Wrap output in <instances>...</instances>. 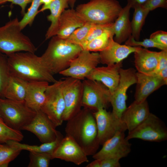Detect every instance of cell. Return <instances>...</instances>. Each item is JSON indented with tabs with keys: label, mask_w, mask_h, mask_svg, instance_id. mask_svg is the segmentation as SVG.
<instances>
[{
	"label": "cell",
	"mask_w": 167,
	"mask_h": 167,
	"mask_svg": "<svg viewBox=\"0 0 167 167\" xmlns=\"http://www.w3.org/2000/svg\"><path fill=\"white\" fill-rule=\"evenodd\" d=\"M68 3L69 2L71 5H73L74 4L75 0H67Z\"/></svg>",
	"instance_id": "7dc6e473"
},
{
	"label": "cell",
	"mask_w": 167,
	"mask_h": 167,
	"mask_svg": "<svg viewBox=\"0 0 167 167\" xmlns=\"http://www.w3.org/2000/svg\"><path fill=\"white\" fill-rule=\"evenodd\" d=\"M125 45L132 47L143 46L146 48L153 47L161 50H167V48L158 44L150 38H146L143 41H137L135 40L132 36L125 41Z\"/></svg>",
	"instance_id": "8d00e7d4"
},
{
	"label": "cell",
	"mask_w": 167,
	"mask_h": 167,
	"mask_svg": "<svg viewBox=\"0 0 167 167\" xmlns=\"http://www.w3.org/2000/svg\"><path fill=\"white\" fill-rule=\"evenodd\" d=\"M17 18L0 27V52L7 56L21 52L35 53L36 48L21 32Z\"/></svg>",
	"instance_id": "5b68a950"
},
{
	"label": "cell",
	"mask_w": 167,
	"mask_h": 167,
	"mask_svg": "<svg viewBox=\"0 0 167 167\" xmlns=\"http://www.w3.org/2000/svg\"><path fill=\"white\" fill-rule=\"evenodd\" d=\"M113 23L105 24H92L84 42L80 46L81 48L88 42L111 28Z\"/></svg>",
	"instance_id": "d590c367"
},
{
	"label": "cell",
	"mask_w": 167,
	"mask_h": 167,
	"mask_svg": "<svg viewBox=\"0 0 167 167\" xmlns=\"http://www.w3.org/2000/svg\"><path fill=\"white\" fill-rule=\"evenodd\" d=\"M100 63L99 53L82 50L69 66L59 74L83 80Z\"/></svg>",
	"instance_id": "7c38bea8"
},
{
	"label": "cell",
	"mask_w": 167,
	"mask_h": 167,
	"mask_svg": "<svg viewBox=\"0 0 167 167\" xmlns=\"http://www.w3.org/2000/svg\"><path fill=\"white\" fill-rule=\"evenodd\" d=\"M10 75L28 82L57 81L43 62L34 53L19 52L7 56Z\"/></svg>",
	"instance_id": "7a4b0ae2"
},
{
	"label": "cell",
	"mask_w": 167,
	"mask_h": 167,
	"mask_svg": "<svg viewBox=\"0 0 167 167\" xmlns=\"http://www.w3.org/2000/svg\"><path fill=\"white\" fill-rule=\"evenodd\" d=\"M29 157L28 167H48L52 159V155L48 153L30 152Z\"/></svg>",
	"instance_id": "d6a6232c"
},
{
	"label": "cell",
	"mask_w": 167,
	"mask_h": 167,
	"mask_svg": "<svg viewBox=\"0 0 167 167\" xmlns=\"http://www.w3.org/2000/svg\"><path fill=\"white\" fill-rule=\"evenodd\" d=\"M45 99L41 110L57 127L62 125L65 109L62 89V80L49 85L45 92Z\"/></svg>",
	"instance_id": "52a82bcc"
},
{
	"label": "cell",
	"mask_w": 167,
	"mask_h": 167,
	"mask_svg": "<svg viewBox=\"0 0 167 167\" xmlns=\"http://www.w3.org/2000/svg\"><path fill=\"white\" fill-rule=\"evenodd\" d=\"M31 6L23 15L22 19L19 21L21 30L27 25H31L33 22L36 15L38 13V8L41 5L40 0H32Z\"/></svg>",
	"instance_id": "e575fe53"
},
{
	"label": "cell",
	"mask_w": 167,
	"mask_h": 167,
	"mask_svg": "<svg viewBox=\"0 0 167 167\" xmlns=\"http://www.w3.org/2000/svg\"><path fill=\"white\" fill-rule=\"evenodd\" d=\"M139 47L121 45L115 41L113 37L112 38L108 46L99 53L100 63L109 65L122 62Z\"/></svg>",
	"instance_id": "d6986e66"
},
{
	"label": "cell",
	"mask_w": 167,
	"mask_h": 167,
	"mask_svg": "<svg viewBox=\"0 0 167 167\" xmlns=\"http://www.w3.org/2000/svg\"><path fill=\"white\" fill-rule=\"evenodd\" d=\"M8 57L0 52V97L3 98L4 91L10 76Z\"/></svg>",
	"instance_id": "1f68e13d"
},
{
	"label": "cell",
	"mask_w": 167,
	"mask_h": 167,
	"mask_svg": "<svg viewBox=\"0 0 167 167\" xmlns=\"http://www.w3.org/2000/svg\"><path fill=\"white\" fill-rule=\"evenodd\" d=\"M167 66V50L159 52V56L157 65L155 70L149 74L155 75Z\"/></svg>",
	"instance_id": "ab89813d"
},
{
	"label": "cell",
	"mask_w": 167,
	"mask_h": 167,
	"mask_svg": "<svg viewBox=\"0 0 167 167\" xmlns=\"http://www.w3.org/2000/svg\"><path fill=\"white\" fill-rule=\"evenodd\" d=\"M127 4L129 5L131 8H133L139 5H143L147 0H126Z\"/></svg>",
	"instance_id": "ee69618b"
},
{
	"label": "cell",
	"mask_w": 167,
	"mask_h": 167,
	"mask_svg": "<svg viewBox=\"0 0 167 167\" xmlns=\"http://www.w3.org/2000/svg\"><path fill=\"white\" fill-rule=\"evenodd\" d=\"M28 84V82L11 75L4 91L3 98L24 101Z\"/></svg>",
	"instance_id": "484cf974"
},
{
	"label": "cell",
	"mask_w": 167,
	"mask_h": 167,
	"mask_svg": "<svg viewBox=\"0 0 167 167\" xmlns=\"http://www.w3.org/2000/svg\"><path fill=\"white\" fill-rule=\"evenodd\" d=\"M114 36L112 27L100 36L88 42L82 48L83 50L90 52H100L108 46L111 39Z\"/></svg>",
	"instance_id": "f1b7e54d"
},
{
	"label": "cell",
	"mask_w": 167,
	"mask_h": 167,
	"mask_svg": "<svg viewBox=\"0 0 167 167\" xmlns=\"http://www.w3.org/2000/svg\"><path fill=\"white\" fill-rule=\"evenodd\" d=\"M126 139H138L145 141L161 142L167 139V130L161 119L150 113L141 123L129 132Z\"/></svg>",
	"instance_id": "ba28073f"
},
{
	"label": "cell",
	"mask_w": 167,
	"mask_h": 167,
	"mask_svg": "<svg viewBox=\"0 0 167 167\" xmlns=\"http://www.w3.org/2000/svg\"><path fill=\"white\" fill-rule=\"evenodd\" d=\"M150 11L157 8H167V0H147L142 5Z\"/></svg>",
	"instance_id": "f35d334b"
},
{
	"label": "cell",
	"mask_w": 167,
	"mask_h": 167,
	"mask_svg": "<svg viewBox=\"0 0 167 167\" xmlns=\"http://www.w3.org/2000/svg\"><path fill=\"white\" fill-rule=\"evenodd\" d=\"M47 47L41 56L46 67L54 75L67 69L72 61L83 50L79 45L56 35L52 37Z\"/></svg>",
	"instance_id": "3957f363"
},
{
	"label": "cell",
	"mask_w": 167,
	"mask_h": 167,
	"mask_svg": "<svg viewBox=\"0 0 167 167\" xmlns=\"http://www.w3.org/2000/svg\"><path fill=\"white\" fill-rule=\"evenodd\" d=\"M119 159L109 158L101 160V167H120Z\"/></svg>",
	"instance_id": "60d3db41"
},
{
	"label": "cell",
	"mask_w": 167,
	"mask_h": 167,
	"mask_svg": "<svg viewBox=\"0 0 167 167\" xmlns=\"http://www.w3.org/2000/svg\"><path fill=\"white\" fill-rule=\"evenodd\" d=\"M86 167H101V160L95 159L88 164Z\"/></svg>",
	"instance_id": "f6af8a7d"
},
{
	"label": "cell",
	"mask_w": 167,
	"mask_h": 167,
	"mask_svg": "<svg viewBox=\"0 0 167 167\" xmlns=\"http://www.w3.org/2000/svg\"><path fill=\"white\" fill-rule=\"evenodd\" d=\"M67 0H53L49 4L44 5L39 12L49 9L50 14L47 16L48 21L51 22L45 34L46 40L56 35L58 30L59 19L62 14L68 6Z\"/></svg>",
	"instance_id": "d4e9b609"
},
{
	"label": "cell",
	"mask_w": 167,
	"mask_h": 167,
	"mask_svg": "<svg viewBox=\"0 0 167 167\" xmlns=\"http://www.w3.org/2000/svg\"><path fill=\"white\" fill-rule=\"evenodd\" d=\"M122 8L116 0H90L78 6L76 11L86 22L105 24L113 23Z\"/></svg>",
	"instance_id": "277c9868"
},
{
	"label": "cell",
	"mask_w": 167,
	"mask_h": 167,
	"mask_svg": "<svg viewBox=\"0 0 167 167\" xmlns=\"http://www.w3.org/2000/svg\"><path fill=\"white\" fill-rule=\"evenodd\" d=\"M6 2V0H0V4L4 3Z\"/></svg>",
	"instance_id": "c3c4849f"
},
{
	"label": "cell",
	"mask_w": 167,
	"mask_h": 167,
	"mask_svg": "<svg viewBox=\"0 0 167 167\" xmlns=\"http://www.w3.org/2000/svg\"><path fill=\"white\" fill-rule=\"evenodd\" d=\"M62 89L65 105L63 119V121H67L81 109L82 82L77 79L66 77L62 80Z\"/></svg>",
	"instance_id": "8fae6325"
},
{
	"label": "cell",
	"mask_w": 167,
	"mask_h": 167,
	"mask_svg": "<svg viewBox=\"0 0 167 167\" xmlns=\"http://www.w3.org/2000/svg\"><path fill=\"white\" fill-rule=\"evenodd\" d=\"M56 127L46 114L40 110L36 112L32 120L23 130L33 133L41 142L44 143L55 139L58 131Z\"/></svg>",
	"instance_id": "9a60e30c"
},
{
	"label": "cell",
	"mask_w": 167,
	"mask_h": 167,
	"mask_svg": "<svg viewBox=\"0 0 167 167\" xmlns=\"http://www.w3.org/2000/svg\"><path fill=\"white\" fill-rule=\"evenodd\" d=\"M131 6L128 4L122 8L118 16L113 23L112 30L115 37L114 40L121 44L125 42L132 34L130 20Z\"/></svg>",
	"instance_id": "603a6c76"
},
{
	"label": "cell",
	"mask_w": 167,
	"mask_h": 167,
	"mask_svg": "<svg viewBox=\"0 0 167 167\" xmlns=\"http://www.w3.org/2000/svg\"><path fill=\"white\" fill-rule=\"evenodd\" d=\"M150 113L147 100L135 101L123 113L121 120L126 125L128 132L143 121Z\"/></svg>",
	"instance_id": "ac0fdd59"
},
{
	"label": "cell",
	"mask_w": 167,
	"mask_h": 167,
	"mask_svg": "<svg viewBox=\"0 0 167 167\" xmlns=\"http://www.w3.org/2000/svg\"><path fill=\"white\" fill-rule=\"evenodd\" d=\"M86 23L76 10L73 9L65 10L61 16L56 35L66 40L75 29Z\"/></svg>",
	"instance_id": "7402d4cb"
},
{
	"label": "cell",
	"mask_w": 167,
	"mask_h": 167,
	"mask_svg": "<svg viewBox=\"0 0 167 167\" xmlns=\"http://www.w3.org/2000/svg\"><path fill=\"white\" fill-rule=\"evenodd\" d=\"M53 0H40L41 4H44V5H47L52 2Z\"/></svg>",
	"instance_id": "bcb514c9"
},
{
	"label": "cell",
	"mask_w": 167,
	"mask_h": 167,
	"mask_svg": "<svg viewBox=\"0 0 167 167\" xmlns=\"http://www.w3.org/2000/svg\"><path fill=\"white\" fill-rule=\"evenodd\" d=\"M122 62L105 66L96 67L86 79L100 82L107 87L111 94L117 87L120 79L119 70Z\"/></svg>",
	"instance_id": "e0dca14e"
},
{
	"label": "cell",
	"mask_w": 167,
	"mask_h": 167,
	"mask_svg": "<svg viewBox=\"0 0 167 167\" xmlns=\"http://www.w3.org/2000/svg\"><path fill=\"white\" fill-rule=\"evenodd\" d=\"M133 8L134 11L131 21V36L135 40L138 41L139 40L141 31L150 11L142 5L136 6Z\"/></svg>",
	"instance_id": "83f0119b"
},
{
	"label": "cell",
	"mask_w": 167,
	"mask_h": 167,
	"mask_svg": "<svg viewBox=\"0 0 167 167\" xmlns=\"http://www.w3.org/2000/svg\"><path fill=\"white\" fill-rule=\"evenodd\" d=\"M82 82V106L94 111L105 109L110 103L111 95L108 88L100 82L86 79Z\"/></svg>",
	"instance_id": "9c48e42d"
},
{
	"label": "cell",
	"mask_w": 167,
	"mask_h": 167,
	"mask_svg": "<svg viewBox=\"0 0 167 167\" xmlns=\"http://www.w3.org/2000/svg\"><path fill=\"white\" fill-rule=\"evenodd\" d=\"M80 146L71 137H63L52 154V158L59 159L77 165L88 161Z\"/></svg>",
	"instance_id": "2e32d148"
},
{
	"label": "cell",
	"mask_w": 167,
	"mask_h": 167,
	"mask_svg": "<svg viewBox=\"0 0 167 167\" xmlns=\"http://www.w3.org/2000/svg\"><path fill=\"white\" fill-rule=\"evenodd\" d=\"M97 131V139L100 145H102L107 140L119 131L127 130L125 124L121 119L116 117L105 108H101L93 112Z\"/></svg>",
	"instance_id": "4fadbf2b"
},
{
	"label": "cell",
	"mask_w": 167,
	"mask_h": 167,
	"mask_svg": "<svg viewBox=\"0 0 167 167\" xmlns=\"http://www.w3.org/2000/svg\"><path fill=\"white\" fill-rule=\"evenodd\" d=\"M23 138L20 131L9 127L0 117V143H6L11 140L20 142Z\"/></svg>",
	"instance_id": "f546056e"
},
{
	"label": "cell",
	"mask_w": 167,
	"mask_h": 167,
	"mask_svg": "<svg viewBox=\"0 0 167 167\" xmlns=\"http://www.w3.org/2000/svg\"><path fill=\"white\" fill-rule=\"evenodd\" d=\"M32 0H6V1L11 2L13 4L19 5L21 8V14L24 15L25 13V8L28 3L32 2Z\"/></svg>",
	"instance_id": "b9f144b4"
},
{
	"label": "cell",
	"mask_w": 167,
	"mask_h": 167,
	"mask_svg": "<svg viewBox=\"0 0 167 167\" xmlns=\"http://www.w3.org/2000/svg\"><path fill=\"white\" fill-rule=\"evenodd\" d=\"M136 72L132 68L119 70L120 79L116 89L111 94L109 102L112 107V113L121 119L122 114L126 108L127 91L132 85L136 84Z\"/></svg>",
	"instance_id": "30bf717a"
},
{
	"label": "cell",
	"mask_w": 167,
	"mask_h": 167,
	"mask_svg": "<svg viewBox=\"0 0 167 167\" xmlns=\"http://www.w3.org/2000/svg\"><path fill=\"white\" fill-rule=\"evenodd\" d=\"M21 151L8 143H0V167H7Z\"/></svg>",
	"instance_id": "4dcf8cb0"
},
{
	"label": "cell",
	"mask_w": 167,
	"mask_h": 167,
	"mask_svg": "<svg viewBox=\"0 0 167 167\" xmlns=\"http://www.w3.org/2000/svg\"><path fill=\"white\" fill-rule=\"evenodd\" d=\"M67 121L66 136L72 138L88 156H93L100 145L93 112L84 108Z\"/></svg>",
	"instance_id": "6da1fadb"
},
{
	"label": "cell",
	"mask_w": 167,
	"mask_h": 167,
	"mask_svg": "<svg viewBox=\"0 0 167 167\" xmlns=\"http://www.w3.org/2000/svg\"><path fill=\"white\" fill-rule=\"evenodd\" d=\"M134 54V62L138 72L149 74L156 68L159 59V52L149 50L139 47Z\"/></svg>",
	"instance_id": "cb8c5ba5"
},
{
	"label": "cell",
	"mask_w": 167,
	"mask_h": 167,
	"mask_svg": "<svg viewBox=\"0 0 167 167\" xmlns=\"http://www.w3.org/2000/svg\"><path fill=\"white\" fill-rule=\"evenodd\" d=\"M63 137L62 134L58 131L56 139L48 143H42L40 145H30L21 143L19 142L13 140L9 141L6 143L22 151L26 150L29 152L48 153L52 155Z\"/></svg>",
	"instance_id": "4316f807"
},
{
	"label": "cell",
	"mask_w": 167,
	"mask_h": 167,
	"mask_svg": "<svg viewBox=\"0 0 167 167\" xmlns=\"http://www.w3.org/2000/svg\"><path fill=\"white\" fill-rule=\"evenodd\" d=\"M125 131H119L105 141L101 149L92 156L94 159L113 158L120 159L127 156L131 150V144L126 139Z\"/></svg>",
	"instance_id": "5bb4252c"
},
{
	"label": "cell",
	"mask_w": 167,
	"mask_h": 167,
	"mask_svg": "<svg viewBox=\"0 0 167 167\" xmlns=\"http://www.w3.org/2000/svg\"><path fill=\"white\" fill-rule=\"evenodd\" d=\"M92 24L86 22L83 26L75 29L66 40L80 46L86 38Z\"/></svg>",
	"instance_id": "836d02e7"
},
{
	"label": "cell",
	"mask_w": 167,
	"mask_h": 167,
	"mask_svg": "<svg viewBox=\"0 0 167 167\" xmlns=\"http://www.w3.org/2000/svg\"><path fill=\"white\" fill-rule=\"evenodd\" d=\"M137 80L135 100L142 101L146 100L152 92L167 84L156 75L136 72Z\"/></svg>",
	"instance_id": "ffe728a7"
},
{
	"label": "cell",
	"mask_w": 167,
	"mask_h": 167,
	"mask_svg": "<svg viewBox=\"0 0 167 167\" xmlns=\"http://www.w3.org/2000/svg\"><path fill=\"white\" fill-rule=\"evenodd\" d=\"M49 85L44 81L28 82L24 101L26 105L36 112L41 110L45 99V92Z\"/></svg>",
	"instance_id": "44dd1931"
},
{
	"label": "cell",
	"mask_w": 167,
	"mask_h": 167,
	"mask_svg": "<svg viewBox=\"0 0 167 167\" xmlns=\"http://www.w3.org/2000/svg\"><path fill=\"white\" fill-rule=\"evenodd\" d=\"M162 79L166 84H167V66L160 71L155 75Z\"/></svg>",
	"instance_id": "7bdbcfd3"
},
{
	"label": "cell",
	"mask_w": 167,
	"mask_h": 167,
	"mask_svg": "<svg viewBox=\"0 0 167 167\" xmlns=\"http://www.w3.org/2000/svg\"><path fill=\"white\" fill-rule=\"evenodd\" d=\"M36 113L26 105L24 101H18L0 97V117L14 129L23 130Z\"/></svg>",
	"instance_id": "8992f818"
},
{
	"label": "cell",
	"mask_w": 167,
	"mask_h": 167,
	"mask_svg": "<svg viewBox=\"0 0 167 167\" xmlns=\"http://www.w3.org/2000/svg\"><path fill=\"white\" fill-rule=\"evenodd\" d=\"M150 38L158 44L167 48V32L158 30L152 33Z\"/></svg>",
	"instance_id": "74e56055"
}]
</instances>
